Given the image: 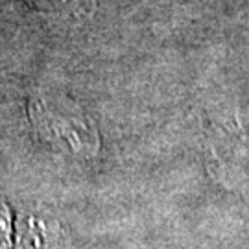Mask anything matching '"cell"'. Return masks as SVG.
Returning a JSON list of instances; mask_svg holds the SVG:
<instances>
[{
  "label": "cell",
  "instance_id": "6da1fadb",
  "mask_svg": "<svg viewBox=\"0 0 249 249\" xmlns=\"http://www.w3.org/2000/svg\"><path fill=\"white\" fill-rule=\"evenodd\" d=\"M32 120L37 131L57 146H65L72 153H92L98 146L96 135L81 118L55 115L45 102L32 104Z\"/></svg>",
  "mask_w": 249,
  "mask_h": 249
}]
</instances>
